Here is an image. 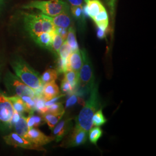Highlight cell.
<instances>
[{"label": "cell", "instance_id": "1", "mask_svg": "<svg viewBox=\"0 0 156 156\" xmlns=\"http://www.w3.org/2000/svg\"><path fill=\"white\" fill-rule=\"evenodd\" d=\"M90 93L89 98L76 119V126L87 132L93 127L92 118L100 107V100L97 84H95Z\"/></svg>", "mask_w": 156, "mask_h": 156}, {"label": "cell", "instance_id": "2", "mask_svg": "<svg viewBox=\"0 0 156 156\" xmlns=\"http://www.w3.org/2000/svg\"><path fill=\"white\" fill-rule=\"evenodd\" d=\"M12 67L17 76L33 90L43 86L39 73L24 60L20 58L15 60L12 62Z\"/></svg>", "mask_w": 156, "mask_h": 156}, {"label": "cell", "instance_id": "3", "mask_svg": "<svg viewBox=\"0 0 156 156\" xmlns=\"http://www.w3.org/2000/svg\"><path fill=\"white\" fill-rule=\"evenodd\" d=\"M23 20L25 28L33 39L42 33L53 32L56 29L54 24L42 13L36 15L26 13L24 15Z\"/></svg>", "mask_w": 156, "mask_h": 156}, {"label": "cell", "instance_id": "4", "mask_svg": "<svg viewBox=\"0 0 156 156\" xmlns=\"http://www.w3.org/2000/svg\"><path fill=\"white\" fill-rule=\"evenodd\" d=\"M83 64L79 73V81L76 89L78 95L85 94L90 92L95 85L94 69L91 62L85 50H81Z\"/></svg>", "mask_w": 156, "mask_h": 156}, {"label": "cell", "instance_id": "5", "mask_svg": "<svg viewBox=\"0 0 156 156\" xmlns=\"http://www.w3.org/2000/svg\"><path fill=\"white\" fill-rule=\"evenodd\" d=\"M23 8L37 9L41 13L48 16H55L63 12L70 10V6L66 1L62 0H34L22 6Z\"/></svg>", "mask_w": 156, "mask_h": 156}, {"label": "cell", "instance_id": "6", "mask_svg": "<svg viewBox=\"0 0 156 156\" xmlns=\"http://www.w3.org/2000/svg\"><path fill=\"white\" fill-rule=\"evenodd\" d=\"M6 87L12 93L20 97L27 95L34 98L36 96L33 90L24 83L22 81L11 72L6 75L4 79Z\"/></svg>", "mask_w": 156, "mask_h": 156}, {"label": "cell", "instance_id": "7", "mask_svg": "<svg viewBox=\"0 0 156 156\" xmlns=\"http://www.w3.org/2000/svg\"><path fill=\"white\" fill-rule=\"evenodd\" d=\"M14 109L8 97L0 91V126L4 128L12 127Z\"/></svg>", "mask_w": 156, "mask_h": 156}, {"label": "cell", "instance_id": "8", "mask_svg": "<svg viewBox=\"0 0 156 156\" xmlns=\"http://www.w3.org/2000/svg\"><path fill=\"white\" fill-rule=\"evenodd\" d=\"M6 143L9 145L13 146L15 147H22L27 149L44 151L42 146L34 144L31 141L19 135L16 133H12L3 137Z\"/></svg>", "mask_w": 156, "mask_h": 156}, {"label": "cell", "instance_id": "9", "mask_svg": "<svg viewBox=\"0 0 156 156\" xmlns=\"http://www.w3.org/2000/svg\"><path fill=\"white\" fill-rule=\"evenodd\" d=\"M88 133L82 128L75 126V127L68 139L67 144H66V146L73 147L83 145L87 140Z\"/></svg>", "mask_w": 156, "mask_h": 156}, {"label": "cell", "instance_id": "10", "mask_svg": "<svg viewBox=\"0 0 156 156\" xmlns=\"http://www.w3.org/2000/svg\"><path fill=\"white\" fill-rule=\"evenodd\" d=\"M26 139L31 141L34 144L42 146L49 144L55 140L54 136H47L37 128H29L27 133Z\"/></svg>", "mask_w": 156, "mask_h": 156}, {"label": "cell", "instance_id": "11", "mask_svg": "<svg viewBox=\"0 0 156 156\" xmlns=\"http://www.w3.org/2000/svg\"><path fill=\"white\" fill-rule=\"evenodd\" d=\"M44 15L46 19L49 20L56 27L68 29L73 26V19L70 10L63 12L55 16H48L45 15Z\"/></svg>", "mask_w": 156, "mask_h": 156}, {"label": "cell", "instance_id": "12", "mask_svg": "<svg viewBox=\"0 0 156 156\" xmlns=\"http://www.w3.org/2000/svg\"><path fill=\"white\" fill-rule=\"evenodd\" d=\"M73 126L72 119H65L60 122L57 123L53 128V134L55 140L59 142L71 131Z\"/></svg>", "mask_w": 156, "mask_h": 156}, {"label": "cell", "instance_id": "13", "mask_svg": "<svg viewBox=\"0 0 156 156\" xmlns=\"http://www.w3.org/2000/svg\"><path fill=\"white\" fill-rule=\"evenodd\" d=\"M83 12L85 16L93 19L100 12L105 8L100 0H84Z\"/></svg>", "mask_w": 156, "mask_h": 156}, {"label": "cell", "instance_id": "14", "mask_svg": "<svg viewBox=\"0 0 156 156\" xmlns=\"http://www.w3.org/2000/svg\"><path fill=\"white\" fill-rule=\"evenodd\" d=\"M60 94V90L55 81H52L43 86L42 97L45 101L50 100Z\"/></svg>", "mask_w": 156, "mask_h": 156}, {"label": "cell", "instance_id": "15", "mask_svg": "<svg viewBox=\"0 0 156 156\" xmlns=\"http://www.w3.org/2000/svg\"><path fill=\"white\" fill-rule=\"evenodd\" d=\"M54 31L42 33L37 36L35 38H34V41L39 46L50 50L53 41Z\"/></svg>", "mask_w": 156, "mask_h": 156}, {"label": "cell", "instance_id": "16", "mask_svg": "<svg viewBox=\"0 0 156 156\" xmlns=\"http://www.w3.org/2000/svg\"><path fill=\"white\" fill-rule=\"evenodd\" d=\"M68 61L71 70L79 72L83 64V57L81 50L79 49L73 51L69 57Z\"/></svg>", "mask_w": 156, "mask_h": 156}, {"label": "cell", "instance_id": "17", "mask_svg": "<svg viewBox=\"0 0 156 156\" xmlns=\"http://www.w3.org/2000/svg\"><path fill=\"white\" fill-rule=\"evenodd\" d=\"M92 20L98 27L106 31L109 24V18L105 8L102 9Z\"/></svg>", "mask_w": 156, "mask_h": 156}, {"label": "cell", "instance_id": "18", "mask_svg": "<svg viewBox=\"0 0 156 156\" xmlns=\"http://www.w3.org/2000/svg\"><path fill=\"white\" fill-rule=\"evenodd\" d=\"M64 113H65L55 114L46 112L42 115V117L44 122L47 123L49 128L51 129H53V128L55 127V126L60 120Z\"/></svg>", "mask_w": 156, "mask_h": 156}, {"label": "cell", "instance_id": "19", "mask_svg": "<svg viewBox=\"0 0 156 156\" xmlns=\"http://www.w3.org/2000/svg\"><path fill=\"white\" fill-rule=\"evenodd\" d=\"M71 15L77 21L79 27L83 28L86 23V17L83 12V6L70 7Z\"/></svg>", "mask_w": 156, "mask_h": 156}, {"label": "cell", "instance_id": "20", "mask_svg": "<svg viewBox=\"0 0 156 156\" xmlns=\"http://www.w3.org/2000/svg\"><path fill=\"white\" fill-rule=\"evenodd\" d=\"M7 97L9 98V100L11 101L14 111L18 112L20 115H23L25 112L28 113L27 107L20 97L15 95H14L13 96Z\"/></svg>", "mask_w": 156, "mask_h": 156}, {"label": "cell", "instance_id": "21", "mask_svg": "<svg viewBox=\"0 0 156 156\" xmlns=\"http://www.w3.org/2000/svg\"><path fill=\"white\" fill-rule=\"evenodd\" d=\"M13 126L14 127L16 133L26 138L27 133L29 129L27 124L26 117L22 115L19 120Z\"/></svg>", "mask_w": 156, "mask_h": 156}, {"label": "cell", "instance_id": "22", "mask_svg": "<svg viewBox=\"0 0 156 156\" xmlns=\"http://www.w3.org/2000/svg\"><path fill=\"white\" fill-rule=\"evenodd\" d=\"M66 41L68 43V44L71 47L73 51H75L79 49L78 42L76 38L75 30L73 26L68 29V34Z\"/></svg>", "mask_w": 156, "mask_h": 156}, {"label": "cell", "instance_id": "23", "mask_svg": "<svg viewBox=\"0 0 156 156\" xmlns=\"http://www.w3.org/2000/svg\"><path fill=\"white\" fill-rule=\"evenodd\" d=\"M56 30V29H55ZM65 41L61 37L59 34L57 33L55 30L53 34V38L52 44L51 47V51L56 55L57 57H58V51L62 46V44Z\"/></svg>", "mask_w": 156, "mask_h": 156}, {"label": "cell", "instance_id": "24", "mask_svg": "<svg viewBox=\"0 0 156 156\" xmlns=\"http://www.w3.org/2000/svg\"><path fill=\"white\" fill-rule=\"evenodd\" d=\"M79 73L73 70H68L64 73V78L69 83L73 89L76 90L79 81Z\"/></svg>", "mask_w": 156, "mask_h": 156}, {"label": "cell", "instance_id": "25", "mask_svg": "<svg viewBox=\"0 0 156 156\" xmlns=\"http://www.w3.org/2000/svg\"><path fill=\"white\" fill-rule=\"evenodd\" d=\"M57 71L53 69H48L46 70L41 76V80L42 85L52 81H55L58 76Z\"/></svg>", "mask_w": 156, "mask_h": 156}, {"label": "cell", "instance_id": "26", "mask_svg": "<svg viewBox=\"0 0 156 156\" xmlns=\"http://www.w3.org/2000/svg\"><path fill=\"white\" fill-rule=\"evenodd\" d=\"M26 121L29 128L37 127L44 122L42 117L34 115L33 113L29 114L28 117H26Z\"/></svg>", "mask_w": 156, "mask_h": 156}, {"label": "cell", "instance_id": "27", "mask_svg": "<svg viewBox=\"0 0 156 156\" xmlns=\"http://www.w3.org/2000/svg\"><path fill=\"white\" fill-rule=\"evenodd\" d=\"M70 94L71 95H70L69 97L67 99V101H66V107L67 108L72 107L74 105H75L78 102H79V104H81L82 105H84V104H85L84 101L82 98L79 97V95L76 93V92L75 91Z\"/></svg>", "mask_w": 156, "mask_h": 156}, {"label": "cell", "instance_id": "28", "mask_svg": "<svg viewBox=\"0 0 156 156\" xmlns=\"http://www.w3.org/2000/svg\"><path fill=\"white\" fill-rule=\"evenodd\" d=\"M106 119L104 117L102 109H98L95 113L92 118V123L96 127H100L106 122Z\"/></svg>", "mask_w": 156, "mask_h": 156}, {"label": "cell", "instance_id": "29", "mask_svg": "<svg viewBox=\"0 0 156 156\" xmlns=\"http://www.w3.org/2000/svg\"><path fill=\"white\" fill-rule=\"evenodd\" d=\"M102 135V131L99 127H95L94 128H91L89 130V138L90 141L94 144L97 145V141L100 138Z\"/></svg>", "mask_w": 156, "mask_h": 156}, {"label": "cell", "instance_id": "30", "mask_svg": "<svg viewBox=\"0 0 156 156\" xmlns=\"http://www.w3.org/2000/svg\"><path fill=\"white\" fill-rule=\"evenodd\" d=\"M72 52L73 50L71 47L68 44L66 41H65L58 51V57L63 59H68Z\"/></svg>", "mask_w": 156, "mask_h": 156}, {"label": "cell", "instance_id": "31", "mask_svg": "<svg viewBox=\"0 0 156 156\" xmlns=\"http://www.w3.org/2000/svg\"><path fill=\"white\" fill-rule=\"evenodd\" d=\"M35 103V110L41 115L46 113L48 111V106L45 105V101L42 97H36L34 98Z\"/></svg>", "mask_w": 156, "mask_h": 156}, {"label": "cell", "instance_id": "32", "mask_svg": "<svg viewBox=\"0 0 156 156\" xmlns=\"http://www.w3.org/2000/svg\"><path fill=\"white\" fill-rule=\"evenodd\" d=\"M57 73H64L66 71L71 70L69 65L68 59H63L58 57L57 62Z\"/></svg>", "mask_w": 156, "mask_h": 156}, {"label": "cell", "instance_id": "33", "mask_svg": "<svg viewBox=\"0 0 156 156\" xmlns=\"http://www.w3.org/2000/svg\"><path fill=\"white\" fill-rule=\"evenodd\" d=\"M47 112L57 114V113H65V110H64V108L62 103L56 102L53 104H51L49 106H48Z\"/></svg>", "mask_w": 156, "mask_h": 156}, {"label": "cell", "instance_id": "34", "mask_svg": "<svg viewBox=\"0 0 156 156\" xmlns=\"http://www.w3.org/2000/svg\"><path fill=\"white\" fill-rule=\"evenodd\" d=\"M61 89L63 93H67L68 94H70L76 91L73 89L71 85L64 78L62 79L61 83Z\"/></svg>", "mask_w": 156, "mask_h": 156}, {"label": "cell", "instance_id": "35", "mask_svg": "<svg viewBox=\"0 0 156 156\" xmlns=\"http://www.w3.org/2000/svg\"><path fill=\"white\" fill-rule=\"evenodd\" d=\"M105 1H106L107 5L109 7L111 16L112 18H113L115 14L116 0H105Z\"/></svg>", "mask_w": 156, "mask_h": 156}, {"label": "cell", "instance_id": "36", "mask_svg": "<svg viewBox=\"0 0 156 156\" xmlns=\"http://www.w3.org/2000/svg\"><path fill=\"white\" fill-rule=\"evenodd\" d=\"M66 2L69 5L70 7L83 6L84 5V0H66Z\"/></svg>", "mask_w": 156, "mask_h": 156}, {"label": "cell", "instance_id": "37", "mask_svg": "<svg viewBox=\"0 0 156 156\" xmlns=\"http://www.w3.org/2000/svg\"><path fill=\"white\" fill-rule=\"evenodd\" d=\"M56 32L59 34L62 38L64 41L66 40L67 38V34H68V29L64 28H60V27H56Z\"/></svg>", "mask_w": 156, "mask_h": 156}, {"label": "cell", "instance_id": "38", "mask_svg": "<svg viewBox=\"0 0 156 156\" xmlns=\"http://www.w3.org/2000/svg\"><path fill=\"white\" fill-rule=\"evenodd\" d=\"M97 37L98 38L104 39L106 36V31H104L97 27Z\"/></svg>", "mask_w": 156, "mask_h": 156}, {"label": "cell", "instance_id": "39", "mask_svg": "<svg viewBox=\"0 0 156 156\" xmlns=\"http://www.w3.org/2000/svg\"><path fill=\"white\" fill-rule=\"evenodd\" d=\"M3 2H4V0H0V5L3 3Z\"/></svg>", "mask_w": 156, "mask_h": 156}]
</instances>
